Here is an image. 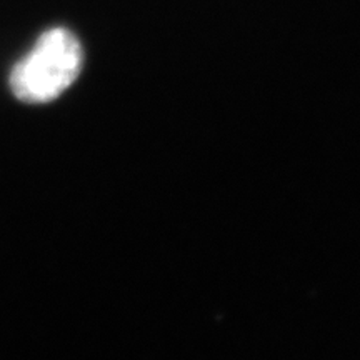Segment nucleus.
<instances>
[{"label":"nucleus","mask_w":360,"mask_h":360,"mask_svg":"<svg viewBox=\"0 0 360 360\" xmlns=\"http://www.w3.org/2000/svg\"><path fill=\"white\" fill-rule=\"evenodd\" d=\"M82 64V45L70 30H45L12 69V94L25 103L51 102L75 82Z\"/></svg>","instance_id":"nucleus-1"}]
</instances>
